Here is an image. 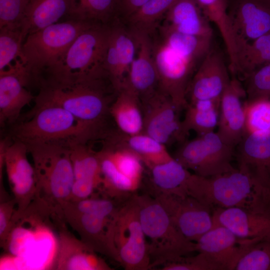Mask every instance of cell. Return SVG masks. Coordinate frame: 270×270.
<instances>
[{"label": "cell", "mask_w": 270, "mask_h": 270, "mask_svg": "<svg viewBox=\"0 0 270 270\" xmlns=\"http://www.w3.org/2000/svg\"><path fill=\"white\" fill-rule=\"evenodd\" d=\"M34 100L64 108L99 134L102 140L112 129L108 126L110 108L117 92L106 76L68 84L42 85Z\"/></svg>", "instance_id": "obj_1"}, {"label": "cell", "mask_w": 270, "mask_h": 270, "mask_svg": "<svg viewBox=\"0 0 270 270\" xmlns=\"http://www.w3.org/2000/svg\"><path fill=\"white\" fill-rule=\"evenodd\" d=\"M184 192L212 211L238 208L270 214V188L238 168L210 177L191 174Z\"/></svg>", "instance_id": "obj_2"}, {"label": "cell", "mask_w": 270, "mask_h": 270, "mask_svg": "<svg viewBox=\"0 0 270 270\" xmlns=\"http://www.w3.org/2000/svg\"><path fill=\"white\" fill-rule=\"evenodd\" d=\"M110 32V25L100 24L84 30L61 58L41 74L36 84H68L108 76L104 60Z\"/></svg>", "instance_id": "obj_3"}, {"label": "cell", "mask_w": 270, "mask_h": 270, "mask_svg": "<svg viewBox=\"0 0 270 270\" xmlns=\"http://www.w3.org/2000/svg\"><path fill=\"white\" fill-rule=\"evenodd\" d=\"M26 145L34 163L35 199L64 218L63 208L70 200L74 182L70 146L53 142Z\"/></svg>", "instance_id": "obj_4"}, {"label": "cell", "mask_w": 270, "mask_h": 270, "mask_svg": "<svg viewBox=\"0 0 270 270\" xmlns=\"http://www.w3.org/2000/svg\"><path fill=\"white\" fill-rule=\"evenodd\" d=\"M35 101L28 118L16 122L12 128L14 140L25 144L53 142L69 146L101 140L100 136L58 106Z\"/></svg>", "instance_id": "obj_5"}, {"label": "cell", "mask_w": 270, "mask_h": 270, "mask_svg": "<svg viewBox=\"0 0 270 270\" xmlns=\"http://www.w3.org/2000/svg\"><path fill=\"white\" fill-rule=\"evenodd\" d=\"M96 24L72 16L28 34L19 60L29 84H36L41 74L61 58L76 38Z\"/></svg>", "instance_id": "obj_6"}, {"label": "cell", "mask_w": 270, "mask_h": 270, "mask_svg": "<svg viewBox=\"0 0 270 270\" xmlns=\"http://www.w3.org/2000/svg\"><path fill=\"white\" fill-rule=\"evenodd\" d=\"M134 195L142 228L149 240L150 269L196 252V242L180 231L157 199L146 194Z\"/></svg>", "instance_id": "obj_7"}, {"label": "cell", "mask_w": 270, "mask_h": 270, "mask_svg": "<svg viewBox=\"0 0 270 270\" xmlns=\"http://www.w3.org/2000/svg\"><path fill=\"white\" fill-rule=\"evenodd\" d=\"M113 219L114 240L120 264L126 270H150L148 244L134 194L120 206Z\"/></svg>", "instance_id": "obj_8"}, {"label": "cell", "mask_w": 270, "mask_h": 270, "mask_svg": "<svg viewBox=\"0 0 270 270\" xmlns=\"http://www.w3.org/2000/svg\"><path fill=\"white\" fill-rule=\"evenodd\" d=\"M235 148L227 144L214 131L181 144L173 157L194 174L210 177L235 169L232 160Z\"/></svg>", "instance_id": "obj_9"}, {"label": "cell", "mask_w": 270, "mask_h": 270, "mask_svg": "<svg viewBox=\"0 0 270 270\" xmlns=\"http://www.w3.org/2000/svg\"><path fill=\"white\" fill-rule=\"evenodd\" d=\"M152 54L158 75V89L169 96L180 111L185 109L188 86L202 60L176 51L162 40L152 45Z\"/></svg>", "instance_id": "obj_10"}, {"label": "cell", "mask_w": 270, "mask_h": 270, "mask_svg": "<svg viewBox=\"0 0 270 270\" xmlns=\"http://www.w3.org/2000/svg\"><path fill=\"white\" fill-rule=\"evenodd\" d=\"M140 101L144 133L166 146L186 140L180 118V110L169 96L158 89Z\"/></svg>", "instance_id": "obj_11"}, {"label": "cell", "mask_w": 270, "mask_h": 270, "mask_svg": "<svg viewBox=\"0 0 270 270\" xmlns=\"http://www.w3.org/2000/svg\"><path fill=\"white\" fill-rule=\"evenodd\" d=\"M28 149L23 142L14 140L12 142H0V155L9 184L16 202V214L21 215L36 198V182L34 170L28 158Z\"/></svg>", "instance_id": "obj_12"}, {"label": "cell", "mask_w": 270, "mask_h": 270, "mask_svg": "<svg viewBox=\"0 0 270 270\" xmlns=\"http://www.w3.org/2000/svg\"><path fill=\"white\" fill-rule=\"evenodd\" d=\"M153 197L162 204L180 231L196 242L213 226L212 210L188 195L160 194Z\"/></svg>", "instance_id": "obj_13"}, {"label": "cell", "mask_w": 270, "mask_h": 270, "mask_svg": "<svg viewBox=\"0 0 270 270\" xmlns=\"http://www.w3.org/2000/svg\"><path fill=\"white\" fill-rule=\"evenodd\" d=\"M228 14L236 54L243 45L270 32V4L262 0H228Z\"/></svg>", "instance_id": "obj_14"}, {"label": "cell", "mask_w": 270, "mask_h": 270, "mask_svg": "<svg viewBox=\"0 0 270 270\" xmlns=\"http://www.w3.org/2000/svg\"><path fill=\"white\" fill-rule=\"evenodd\" d=\"M63 212L66 222L84 244L120 264L114 240V218L80 213L66 208H64Z\"/></svg>", "instance_id": "obj_15"}, {"label": "cell", "mask_w": 270, "mask_h": 270, "mask_svg": "<svg viewBox=\"0 0 270 270\" xmlns=\"http://www.w3.org/2000/svg\"><path fill=\"white\" fill-rule=\"evenodd\" d=\"M221 54L210 49L195 72L186 92L188 102L200 100H220L231 78Z\"/></svg>", "instance_id": "obj_16"}, {"label": "cell", "mask_w": 270, "mask_h": 270, "mask_svg": "<svg viewBox=\"0 0 270 270\" xmlns=\"http://www.w3.org/2000/svg\"><path fill=\"white\" fill-rule=\"evenodd\" d=\"M247 100L244 85L232 76L220 100L218 134L236 148L246 134L245 106Z\"/></svg>", "instance_id": "obj_17"}, {"label": "cell", "mask_w": 270, "mask_h": 270, "mask_svg": "<svg viewBox=\"0 0 270 270\" xmlns=\"http://www.w3.org/2000/svg\"><path fill=\"white\" fill-rule=\"evenodd\" d=\"M261 239L242 238L224 226H214L195 242L196 252L208 255L222 270H234L243 254Z\"/></svg>", "instance_id": "obj_18"}, {"label": "cell", "mask_w": 270, "mask_h": 270, "mask_svg": "<svg viewBox=\"0 0 270 270\" xmlns=\"http://www.w3.org/2000/svg\"><path fill=\"white\" fill-rule=\"evenodd\" d=\"M236 147L238 169L270 188V131L246 133Z\"/></svg>", "instance_id": "obj_19"}, {"label": "cell", "mask_w": 270, "mask_h": 270, "mask_svg": "<svg viewBox=\"0 0 270 270\" xmlns=\"http://www.w3.org/2000/svg\"><path fill=\"white\" fill-rule=\"evenodd\" d=\"M70 152L74 182L69 201L90 198L98 190L102 182L98 152L84 143L71 145Z\"/></svg>", "instance_id": "obj_20"}, {"label": "cell", "mask_w": 270, "mask_h": 270, "mask_svg": "<svg viewBox=\"0 0 270 270\" xmlns=\"http://www.w3.org/2000/svg\"><path fill=\"white\" fill-rule=\"evenodd\" d=\"M58 231V249L54 270H112L97 252L71 233L66 226Z\"/></svg>", "instance_id": "obj_21"}, {"label": "cell", "mask_w": 270, "mask_h": 270, "mask_svg": "<svg viewBox=\"0 0 270 270\" xmlns=\"http://www.w3.org/2000/svg\"><path fill=\"white\" fill-rule=\"evenodd\" d=\"M138 52L122 85L132 90L143 100L158 89V78L148 34L134 31Z\"/></svg>", "instance_id": "obj_22"}, {"label": "cell", "mask_w": 270, "mask_h": 270, "mask_svg": "<svg viewBox=\"0 0 270 270\" xmlns=\"http://www.w3.org/2000/svg\"><path fill=\"white\" fill-rule=\"evenodd\" d=\"M28 85L23 68L0 72V122L14 124L21 110L34 96L26 88Z\"/></svg>", "instance_id": "obj_23"}, {"label": "cell", "mask_w": 270, "mask_h": 270, "mask_svg": "<svg viewBox=\"0 0 270 270\" xmlns=\"http://www.w3.org/2000/svg\"><path fill=\"white\" fill-rule=\"evenodd\" d=\"M212 219L213 226H224L242 238L270 237V214L254 212L238 208H218L213 210Z\"/></svg>", "instance_id": "obj_24"}, {"label": "cell", "mask_w": 270, "mask_h": 270, "mask_svg": "<svg viewBox=\"0 0 270 270\" xmlns=\"http://www.w3.org/2000/svg\"><path fill=\"white\" fill-rule=\"evenodd\" d=\"M76 7V0H29L21 23L26 37L63 17L72 16Z\"/></svg>", "instance_id": "obj_25"}, {"label": "cell", "mask_w": 270, "mask_h": 270, "mask_svg": "<svg viewBox=\"0 0 270 270\" xmlns=\"http://www.w3.org/2000/svg\"><path fill=\"white\" fill-rule=\"evenodd\" d=\"M166 24L180 32L212 38V28L196 0H176L166 14Z\"/></svg>", "instance_id": "obj_26"}, {"label": "cell", "mask_w": 270, "mask_h": 270, "mask_svg": "<svg viewBox=\"0 0 270 270\" xmlns=\"http://www.w3.org/2000/svg\"><path fill=\"white\" fill-rule=\"evenodd\" d=\"M106 138L137 155L148 168L174 158L165 145L144 132L130 135L116 128H112Z\"/></svg>", "instance_id": "obj_27"}, {"label": "cell", "mask_w": 270, "mask_h": 270, "mask_svg": "<svg viewBox=\"0 0 270 270\" xmlns=\"http://www.w3.org/2000/svg\"><path fill=\"white\" fill-rule=\"evenodd\" d=\"M110 114L120 132L126 134L143 132L144 116L139 96L122 86L110 105Z\"/></svg>", "instance_id": "obj_28"}, {"label": "cell", "mask_w": 270, "mask_h": 270, "mask_svg": "<svg viewBox=\"0 0 270 270\" xmlns=\"http://www.w3.org/2000/svg\"><path fill=\"white\" fill-rule=\"evenodd\" d=\"M154 196L160 194L186 195L184 188L191 174L174 158L148 168Z\"/></svg>", "instance_id": "obj_29"}, {"label": "cell", "mask_w": 270, "mask_h": 270, "mask_svg": "<svg viewBox=\"0 0 270 270\" xmlns=\"http://www.w3.org/2000/svg\"><path fill=\"white\" fill-rule=\"evenodd\" d=\"M270 62V32L246 44L236 54L232 76L244 80L261 66Z\"/></svg>", "instance_id": "obj_30"}, {"label": "cell", "mask_w": 270, "mask_h": 270, "mask_svg": "<svg viewBox=\"0 0 270 270\" xmlns=\"http://www.w3.org/2000/svg\"><path fill=\"white\" fill-rule=\"evenodd\" d=\"M220 100H200L188 102L182 130L187 136L190 130L198 136L214 132L218 126Z\"/></svg>", "instance_id": "obj_31"}, {"label": "cell", "mask_w": 270, "mask_h": 270, "mask_svg": "<svg viewBox=\"0 0 270 270\" xmlns=\"http://www.w3.org/2000/svg\"><path fill=\"white\" fill-rule=\"evenodd\" d=\"M162 40L176 51L202 60L212 48V38L182 34L166 25L162 28Z\"/></svg>", "instance_id": "obj_32"}, {"label": "cell", "mask_w": 270, "mask_h": 270, "mask_svg": "<svg viewBox=\"0 0 270 270\" xmlns=\"http://www.w3.org/2000/svg\"><path fill=\"white\" fill-rule=\"evenodd\" d=\"M26 36L22 26L0 28V72L11 68L19 60Z\"/></svg>", "instance_id": "obj_33"}, {"label": "cell", "mask_w": 270, "mask_h": 270, "mask_svg": "<svg viewBox=\"0 0 270 270\" xmlns=\"http://www.w3.org/2000/svg\"><path fill=\"white\" fill-rule=\"evenodd\" d=\"M176 0H148L128 17L136 32L148 34Z\"/></svg>", "instance_id": "obj_34"}, {"label": "cell", "mask_w": 270, "mask_h": 270, "mask_svg": "<svg viewBox=\"0 0 270 270\" xmlns=\"http://www.w3.org/2000/svg\"><path fill=\"white\" fill-rule=\"evenodd\" d=\"M73 16L94 23L110 25L118 5L116 0H76Z\"/></svg>", "instance_id": "obj_35"}, {"label": "cell", "mask_w": 270, "mask_h": 270, "mask_svg": "<svg viewBox=\"0 0 270 270\" xmlns=\"http://www.w3.org/2000/svg\"><path fill=\"white\" fill-rule=\"evenodd\" d=\"M110 37L116 48L125 80L136 58V46L138 45L134 33H128L114 24H110Z\"/></svg>", "instance_id": "obj_36"}, {"label": "cell", "mask_w": 270, "mask_h": 270, "mask_svg": "<svg viewBox=\"0 0 270 270\" xmlns=\"http://www.w3.org/2000/svg\"><path fill=\"white\" fill-rule=\"evenodd\" d=\"M236 270H270V237L254 243L238 260Z\"/></svg>", "instance_id": "obj_37"}, {"label": "cell", "mask_w": 270, "mask_h": 270, "mask_svg": "<svg viewBox=\"0 0 270 270\" xmlns=\"http://www.w3.org/2000/svg\"><path fill=\"white\" fill-rule=\"evenodd\" d=\"M246 133L270 131V99L246 100Z\"/></svg>", "instance_id": "obj_38"}, {"label": "cell", "mask_w": 270, "mask_h": 270, "mask_svg": "<svg viewBox=\"0 0 270 270\" xmlns=\"http://www.w3.org/2000/svg\"><path fill=\"white\" fill-rule=\"evenodd\" d=\"M114 200L107 197L98 198L93 196L78 201H68L63 210L66 208L80 213L112 218L120 206H118Z\"/></svg>", "instance_id": "obj_39"}, {"label": "cell", "mask_w": 270, "mask_h": 270, "mask_svg": "<svg viewBox=\"0 0 270 270\" xmlns=\"http://www.w3.org/2000/svg\"><path fill=\"white\" fill-rule=\"evenodd\" d=\"M244 80L247 100L270 99V62L254 70Z\"/></svg>", "instance_id": "obj_40"}, {"label": "cell", "mask_w": 270, "mask_h": 270, "mask_svg": "<svg viewBox=\"0 0 270 270\" xmlns=\"http://www.w3.org/2000/svg\"><path fill=\"white\" fill-rule=\"evenodd\" d=\"M162 270H222L221 266L208 255L200 252L193 256H183L163 265Z\"/></svg>", "instance_id": "obj_41"}, {"label": "cell", "mask_w": 270, "mask_h": 270, "mask_svg": "<svg viewBox=\"0 0 270 270\" xmlns=\"http://www.w3.org/2000/svg\"><path fill=\"white\" fill-rule=\"evenodd\" d=\"M16 202L13 198L0 199V245L6 250L9 240L16 228L14 214Z\"/></svg>", "instance_id": "obj_42"}, {"label": "cell", "mask_w": 270, "mask_h": 270, "mask_svg": "<svg viewBox=\"0 0 270 270\" xmlns=\"http://www.w3.org/2000/svg\"><path fill=\"white\" fill-rule=\"evenodd\" d=\"M29 0H0V28L21 26Z\"/></svg>", "instance_id": "obj_43"}, {"label": "cell", "mask_w": 270, "mask_h": 270, "mask_svg": "<svg viewBox=\"0 0 270 270\" xmlns=\"http://www.w3.org/2000/svg\"><path fill=\"white\" fill-rule=\"evenodd\" d=\"M148 0H120L122 9L128 16L138 10Z\"/></svg>", "instance_id": "obj_44"}, {"label": "cell", "mask_w": 270, "mask_h": 270, "mask_svg": "<svg viewBox=\"0 0 270 270\" xmlns=\"http://www.w3.org/2000/svg\"><path fill=\"white\" fill-rule=\"evenodd\" d=\"M262 0L266 2V3L270 4V0Z\"/></svg>", "instance_id": "obj_45"}, {"label": "cell", "mask_w": 270, "mask_h": 270, "mask_svg": "<svg viewBox=\"0 0 270 270\" xmlns=\"http://www.w3.org/2000/svg\"><path fill=\"white\" fill-rule=\"evenodd\" d=\"M116 1L118 4L119 3H120V0H116Z\"/></svg>", "instance_id": "obj_46"}]
</instances>
